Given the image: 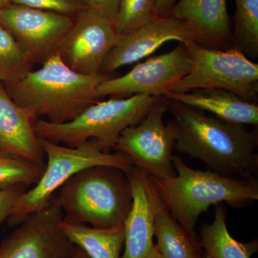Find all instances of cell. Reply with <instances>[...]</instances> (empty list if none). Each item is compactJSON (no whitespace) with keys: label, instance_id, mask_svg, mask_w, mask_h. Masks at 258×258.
<instances>
[{"label":"cell","instance_id":"7a4b0ae2","mask_svg":"<svg viewBox=\"0 0 258 258\" xmlns=\"http://www.w3.org/2000/svg\"><path fill=\"white\" fill-rule=\"evenodd\" d=\"M109 75L85 76L70 69L58 54L37 71L15 82L4 83L11 99L35 120L54 123L71 121L99 101L96 88Z\"/></svg>","mask_w":258,"mask_h":258},{"label":"cell","instance_id":"ffe728a7","mask_svg":"<svg viewBox=\"0 0 258 258\" xmlns=\"http://www.w3.org/2000/svg\"><path fill=\"white\" fill-rule=\"evenodd\" d=\"M154 236L160 258H201L203 247L163 205L156 217Z\"/></svg>","mask_w":258,"mask_h":258},{"label":"cell","instance_id":"7402d4cb","mask_svg":"<svg viewBox=\"0 0 258 258\" xmlns=\"http://www.w3.org/2000/svg\"><path fill=\"white\" fill-rule=\"evenodd\" d=\"M33 63L10 32L0 25V83L15 82L32 70Z\"/></svg>","mask_w":258,"mask_h":258},{"label":"cell","instance_id":"9a60e30c","mask_svg":"<svg viewBox=\"0 0 258 258\" xmlns=\"http://www.w3.org/2000/svg\"><path fill=\"white\" fill-rule=\"evenodd\" d=\"M167 15L185 24L201 46L216 50L232 47L227 0H178Z\"/></svg>","mask_w":258,"mask_h":258},{"label":"cell","instance_id":"52a82bcc","mask_svg":"<svg viewBox=\"0 0 258 258\" xmlns=\"http://www.w3.org/2000/svg\"><path fill=\"white\" fill-rule=\"evenodd\" d=\"M192 68L170 92L184 93L197 88L230 91L246 101L257 103L258 64L235 47L216 50L196 42L184 44Z\"/></svg>","mask_w":258,"mask_h":258},{"label":"cell","instance_id":"5b68a950","mask_svg":"<svg viewBox=\"0 0 258 258\" xmlns=\"http://www.w3.org/2000/svg\"><path fill=\"white\" fill-rule=\"evenodd\" d=\"M159 98L139 94L99 101L66 123H54L37 119L35 132L39 138L62 143L69 147L94 140L102 151L110 152L122 132L140 123Z\"/></svg>","mask_w":258,"mask_h":258},{"label":"cell","instance_id":"ba28073f","mask_svg":"<svg viewBox=\"0 0 258 258\" xmlns=\"http://www.w3.org/2000/svg\"><path fill=\"white\" fill-rule=\"evenodd\" d=\"M167 111V101L160 97L140 123L122 132L113 148L152 179L176 174L172 162L175 142L170 128L164 123Z\"/></svg>","mask_w":258,"mask_h":258},{"label":"cell","instance_id":"f1b7e54d","mask_svg":"<svg viewBox=\"0 0 258 258\" xmlns=\"http://www.w3.org/2000/svg\"><path fill=\"white\" fill-rule=\"evenodd\" d=\"M74 258H89L82 249L76 246L74 252Z\"/></svg>","mask_w":258,"mask_h":258},{"label":"cell","instance_id":"1f68e13d","mask_svg":"<svg viewBox=\"0 0 258 258\" xmlns=\"http://www.w3.org/2000/svg\"><path fill=\"white\" fill-rule=\"evenodd\" d=\"M201 258H209V257H208V256L206 255V254L204 253L203 257H202Z\"/></svg>","mask_w":258,"mask_h":258},{"label":"cell","instance_id":"2e32d148","mask_svg":"<svg viewBox=\"0 0 258 258\" xmlns=\"http://www.w3.org/2000/svg\"><path fill=\"white\" fill-rule=\"evenodd\" d=\"M35 120L18 106L0 85V149L40 165L45 152L35 129Z\"/></svg>","mask_w":258,"mask_h":258},{"label":"cell","instance_id":"484cf974","mask_svg":"<svg viewBox=\"0 0 258 258\" xmlns=\"http://www.w3.org/2000/svg\"><path fill=\"white\" fill-rule=\"evenodd\" d=\"M25 185H17L0 190V223L7 220L18 198L27 190Z\"/></svg>","mask_w":258,"mask_h":258},{"label":"cell","instance_id":"d6a6232c","mask_svg":"<svg viewBox=\"0 0 258 258\" xmlns=\"http://www.w3.org/2000/svg\"><path fill=\"white\" fill-rule=\"evenodd\" d=\"M0 85H1V83H0Z\"/></svg>","mask_w":258,"mask_h":258},{"label":"cell","instance_id":"8992f818","mask_svg":"<svg viewBox=\"0 0 258 258\" xmlns=\"http://www.w3.org/2000/svg\"><path fill=\"white\" fill-rule=\"evenodd\" d=\"M40 144L47 161L45 171L35 186L26 190L15 203L8 225L15 227L34 212L43 208L55 192L75 174L87 168L109 166L127 173L134 167L128 158L120 153L111 154L100 149L94 140L76 147H69L40 139Z\"/></svg>","mask_w":258,"mask_h":258},{"label":"cell","instance_id":"6da1fadb","mask_svg":"<svg viewBox=\"0 0 258 258\" xmlns=\"http://www.w3.org/2000/svg\"><path fill=\"white\" fill-rule=\"evenodd\" d=\"M166 101L168 111L171 114L166 125L172 132L174 149L200 159L208 170L246 181H255L253 176L258 166L255 154L257 132L179 102L169 99Z\"/></svg>","mask_w":258,"mask_h":258},{"label":"cell","instance_id":"4dcf8cb0","mask_svg":"<svg viewBox=\"0 0 258 258\" xmlns=\"http://www.w3.org/2000/svg\"><path fill=\"white\" fill-rule=\"evenodd\" d=\"M10 5V0H0V8H5Z\"/></svg>","mask_w":258,"mask_h":258},{"label":"cell","instance_id":"e0dca14e","mask_svg":"<svg viewBox=\"0 0 258 258\" xmlns=\"http://www.w3.org/2000/svg\"><path fill=\"white\" fill-rule=\"evenodd\" d=\"M164 97L200 111L209 112L230 123L258 125L257 103L246 101L238 95L225 90L197 88L187 92H169Z\"/></svg>","mask_w":258,"mask_h":258},{"label":"cell","instance_id":"4fadbf2b","mask_svg":"<svg viewBox=\"0 0 258 258\" xmlns=\"http://www.w3.org/2000/svg\"><path fill=\"white\" fill-rule=\"evenodd\" d=\"M195 34L185 24L166 15L156 17L128 33L109 52L102 64L100 74L109 75L120 68L139 62L152 55L166 42H195Z\"/></svg>","mask_w":258,"mask_h":258},{"label":"cell","instance_id":"7c38bea8","mask_svg":"<svg viewBox=\"0 0 258 258\" xmlns=\"http://www.w3.org/2000/svg\"><path fill=\"white\" fill-rule=\"evenodd\" d=\"M62 217L54 196L3 241L0 258H74L76 246L61 229Z\"/></svg>","mask_w":258,"mask_h":258},{"label":"cell","instance_id":"603a6c76","mask_svg":"<svg viewBox=\"0 0 258 258\" xmlns=\"http://www.w3.org/2000/svg\"><path fill=\"white\" fill-rule=\"evenodd\" d=\"M45 166L30 162L0 149V190L17 185L28 186L36 184Z\"/></svg>","mask_w":258,"mask_h":258},{"label":"cell","instance_id":"44dd1931","mask_svg":"<svg viewBox=\"0 0 258 258\" xmlns=\"http://www.w3.org/2000/svg\"><path fill=\"white\" fill-rule=\"evenodd\" d=\"M235 23L232 47L251 58L258 57V0H234Z\"/></svg>","mask_w":258,"mask_h":258},{"label":"cell","instance_id":"83f0119b","mask_svg":"<svg viewBox=\"0 0 258 258\" xmlns=\"http://www.w3.org/2000/svg\"><path fill=\"white\" fill-rule=\"evenodd\" d=\"M178 0H157V16H166L169 14L173 7L177 3Z\"/></svg>","mask_w":258,"mask_h":258},{"label":"cell","instance_id":"d6986e66","mask_svg":"<svg viewBox=\"0 0 258 258\" xmlns=\"http://www.w3.org/2000/svg\"><path fill=\"white\" fill-rule=\"evenodd\" d=\"M227 210L223 204L217 205L211 223L200 230V244L209 258H251L258 251L257 239L248 242L235 240L227 230Z\"/></svg>","mask_w":258,"mask_h":258},{"label":"cell","instance_id":"30bf717a","mask_svg":"<svg viewBox=\"0 0 258 258\" xmlns=\"http://www.w3.org/2000/svg\"><path fill=\"white\" fill-rule=\"evenodd\" d=\"M191 68L189 52L184 43L179 42L170 52L137 63L126 74L105 80L97 87L96 96L99 100L107 96L126 98L139 94L164 97Z\"/></svg>","mask_w":258,"mask_h":258},{"label":"cell","instance_id":"d4e9b609","mask_svg":"<svg viewBox=\"0 0 258 258\" xmlns=\"http://www.w3.org/2000/svg\"><path fill=\"white\" fill-rule=\"evenodd\" d=\"M10 4L46 10L74 18L88 8L85 0H10Z\"/></svg>","mask_w":258,"mask_h":258},{"label":"cell","instance_id":"8fae6325","mask_svg":"<svg viewBox=\"0 0 258 258\" xmlns=\"http://www.w3.org/2000/svg\"><path fill=\"white\" fill-rule=\"evenodd\" d=\"M73 21L67 15L23 5L0 8V25L33 64H42L57 54Z\"/></svg>","mask_w":258,"mask_h":258},{"label":"cell","instance_id":"277c9868","mask_svg":"<svg viewBox=\"0 0 258 258\" xmlns=\"http://www.w3.org/2000/svg\"><path fill=\"white\" fill-rule=\"evenodd\" d=\"M55 197L63 213L62 221L100 228L123 226L132 205L126 173L109 166L79 171Z\"/></svg>","mask_w":258,"mask_h":258},{"label":"cell","instance_id":"5bb4252c","mask_svg":"<svg viewBox=\"0 0 258 258\" xmlns=\"http://www.w3.org/2000/svg\"><path fill=\"white\" fill-rule=\"evenodd\" d=\"M126 175L132 205L123 224L124 252L120 258H147L154 247L156 217L163 204L150 176L135 166Z\"/></svg>","mask_w":258,"mask_h":258},{"label":"cell","instance_id":"4316f807","mask_svg":"<svg viewBox=\"0 0 258 258\" xmlns=\"http://www.w3.org/2000/svg\"><path fill=\"white\" fill-rule=\"evenodd\" d=\"M88 8L101 12L113 21L120 0H85Z\"/></svg>","mask_w":258,"mask_h":258},{"label":"cell","instance_id":"3957f363","mask_svg":"<svg viewBox=\"0 0 258 258\" xmlns=\"http://www.w3.org/2000/svg\"><path fill=\"white\" fill-rule=\"evenodd\" d=\"M172 162L175 176L152 179L163 205L195 240H198L195 226L199 217L212 205L226 203L242 206L258 200L256 181L210 170H195L177 156H173Z\"/></svg>","mask_w":258,"mask_h":258},{"label":"cell","instance_id":"cb8c5ba5","mask_svg":"<svg viewBox=\"0 0 258 258\" xmlns=\"http://www.w3.org/2000/svg\"><path fill=\"white\" fill-rule=\"evenodd\" d=\"M157 0H120L113 23L120 35L139 28L157 16Z\"/></svg>","mask_w":258,"mask_h":258},{"label":"cell","instance_id":"f546056e","mask_svg":"<svg viewBox=\"0 0 258 258\" xmlns=\"http://www.w3.org/2000/svg\"><path fill=\"white\" fill-rule=\"evenodd\" d=\"M147 258H160V255H159L157 249H156L155 245H154V249H153L152 252L148 255Z\"/></svg>","mask_w":258,"mask_h":258},{"label":"cell","instance_id":"9c48e42d","mask_svg":"<svg viewBox=\"0 0 258 258\" xmlns=\"http://www.w3.org/2000/svg\"><path fill=\"white\" fill-rule=\"evenodd\" d=\"M58 54L70 69L85 76L100 74L105 59L119 42L113 20L101 12L86 8L73 18Z\"/></svg>","mask_w":258,"mask_h":258},{"label":"cell","instance_id":"ac0fdd59","mask_svg":"<svg viewBox=\"0 0 258 258\" xmlns=\"http://www.w3.org/2000/svg\"><path fill=\"white\" fill-rule=\"evenodd\" d=\"M60 227L67 238L89 258H120L124 245L123 225L100 228L62 220Z\"/></svg>","mask_w":258,"mask_h":258}]
</instances>
